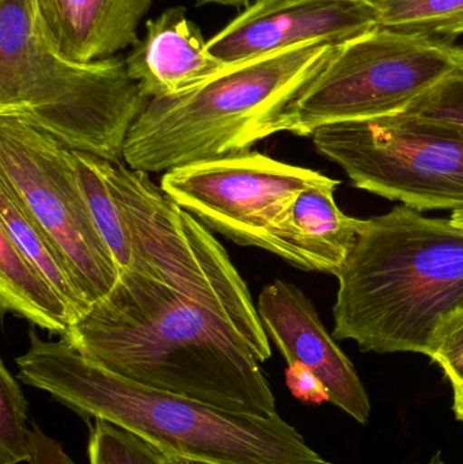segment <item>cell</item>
I'll return each instance as SVG.
<instances>
[{
	"instance_id": "cell-11",
	"label": "cell",
	"mask_w": 463,
	"mask_h": 464,
	"mask_svg": "<svg viewBox=\"0 0 463 464\" xmlns=\"http://www.w3.org/2000/svg\"><path fill=\"white\" fill-rule=\"evenodd\" d=\"M381 27L375 0H257L207 41L225 65L307 44L339 45Z\"/></svg>"
},
{
	"instance_id": "cell-14",
	"label": "cell",
	"mask_w": 463,
	"mask_h": 464,
	"mask_svg": "<svg viewBox=\"0 0 463 464\" xmlns=\"http://www.w3.org/2000/svg\"><path fill=\"white\" fill-rule=\"evenodd\" d=\"M333 184L307 188L296 195L265 237L264 250L299 269L337 276L350 258L363 220L337 207Z\"/></svg>"
},
{
	"instance_id": "cell-22",
	"label": "cell",
	"mask_w": 463,
	"mask_h": 464,
	"mask_svg": "<svg viewBox=\"0 0 463 464\" xmlns=\"http://www.w3.org/2000/svg\"><path fill=\"white\" fill-rule=\"evenodd\" d=\"M397 116L463 136V73L446 79Z\"/></svg>"
},
{
	"instance_id": "cell-21",
	"label": "cell",
	"mask_w": 463,
	"mask_h": 464,
	"mask_svg": "<svg viewBox=\"0 0 463 464\" xmlns=\"http://www.w3.org/2000/svg\"><path fill=\"white\" fill-rule=\"evenodd\" d=\"M87 458L89 464H168L140 439L103 420L90 425Z\"/></svg>"
},
{
	"instance_id": "cell-1",
	"label": "cell",
	"mask_w": 463,
	"mask_h": 464,
	"mask_svg": "<svg viewBox=\"0 0 463 464\" xmlns=\"http://www.w3.org/2000/svg\"><path fill=\"white\" fill-rule=\"evenodd\" d=\"M60 338L136 383L236 413H277L260 362L241 335L159 278L121 273L111 294Z\"/></svg>"
},
{
	"instance_id": "cell-10",
	"label": "cell",
	"mask_w": 463,
	"mask_h": 464,
	"mask_svg": "<svg viewBox=\"0 0 463 464\" xmlns=\"http://www.w3.org/2000/svg\"><path fill=\"white\" fill-rule=\"evenodd\" d=\"M336 181L250 150L166 171L159 187L209 230L264 250L266 234L298 193Z\"/></svg>"
},
{
	"instance_id": "cell-29",
	"label": "cell",
	"mask_w": 463,
	"mask_h": 464,
	"mask_svg": "<svg viewBox=\"0 0 463 464\" xmlns=\"http://www.w3.org/2000/svg\"><path fill=\"white\" fill-rule=\"evenodd\" d=\"M168 460V464H192V463H187V462H179V460Z\"/></svg>"
},
{
	"instance_id": "cell-15",
	"label": "cell",
	"mask_w": 463,
	"mask_h": 464,
	"mask_svg": "<svg viewBox=\"0 0 463 464\" xmlns=\"http://www.w3.org/2000/svg\"><path fill=\"white\" fill-rule=\"evenodd\" d=\"M152 0H35L46 37L71 62H101L140 41Z\"/></svg>"
},
{
	"instance_id": "cell-24",
	"label": "cell",
	"mask_w": 463,
	"mask_h": 464,
	"mask_svg": "<svg viewBox=\"0 0 463 464\" xmlns=\"http://www.w3.org/2000/svg\"><path fill=\"white\" fill-rule=\"evenodd\" d=\"M285 384L291 394L301 402L310 405L331 402V395L323 382L302 362L288 364L285 370Z\"/></svg>"
},
{
	"instance_id": "cell-23",
	"label": "cell",
	"mask_w": 463,
	"mask_h": 464,
	"mask_svg": "<svg viewBox=\"0 0 463 464\" xmlns=\"http://www.w3.org/2000/svg\"><path fill=\"white\" fill-rule=\"evenodd\" d=\"M431 360L442 368L451 386L463 383V315L449 324Z\"/></svg>"
},
{
	"instance_id": "cell-4",
	"label": "cell",
	"mask_w": 463,
	"mask_h": 464,
	"mask_svg": "<svg viewBox=\"0 0 463 464\" xmlns=\"http://www.w3.org/2000/svg\"><path fill=\"white\" fill-rule=\"evenodd\" d=\"M150 101L125 59L71 62L46 37L35 0H0V117L72 151L124 163L130 128Z\"/></svg>"
},
{
	"instance_id": "cell-12",
	"label": "cell",
	"mask_w": 463,
	"mask_h": 464,
	"mask_svg": "<svg viewBox=\"0 0 463 464\" xmlns=\"http://www.w3.org/2000/svg\"><path fill=\"white\" fill-rule=\"evenodd\" d=\"M261 324L287 364L302 362L328 389L331 403L367 424L371 403L347 354L329 334L312 300L294 284L272 281L258 295Z\"/></svg>"
},
{
	"instance_id": "cell-30",
	"label": "cell",
	"mask_w": 463,
	"mask_h": 464,
	"mask_svg": "<svg viewBox=\"0 0 463 464\" xmlns=\"http://www.w3.org/2000/svg\"><path fill=\"white\" fill-rule=\"evenodd\" d=\"M429 464H443L442 460L439 459V458H435L434 462H431Z\"/></svg>"
},
{
	"instance_id": "cell-16",
	"label": "cell",
	"mask_w": 463,
	"mask_h": 464,
	"mask_svg": "<svg viewBox=\"0 0 463 464\" xmlns=\"http://www.w3.org/2000/svg\"><path fill=\"white\" fill-rule=\"evenodd\" d=\"M0 308L63 337L75 324L67 302L53 284L0 230Z\"/></svg>"
},
{
	"instance_id": "cell-18",
	"label": "cell",
	"mask_w": 463,
	"mask_h": 464,
	"mask_svg": "<svg viewBox=\"0 0 463 464\" xmlns=\"http://www.w3.org/2000/svg\"><path fill=\"white\" fill-rule=\"evenodd\" d=\"M79 181L86 198L95 227L108 246L121 273L133 272L136 266L135 247L119 201L111 189L103 160L75 151Z\"/></svg>"
},
{
	"instance_id": "cell-27",
	"label": "cell",
	"mask_w": 463,
	"mask_h": 464,
	"mask_svg": "<svg viewBox=\"0 0 463 464\" xmlns=\"http://www.w3.org/2000/svg\"><path fill=\"white\" fill-rule=\"evenodd\" d=\"M257 0H196L198 5H233V7H242V5H250Z\"/></svg>"
},
{
	"instance_id": "cell-7",
	"label": "cell",
	"mask_w": 463,
	"mask_h": 464,
	"mask_svg": "<svg viewBox=\"0 0 463 464\" xmlns=\"http://www.w3.org/2000/svg\"><path fill=\"white\" fill-rule=\"evenodd\" d=\"M103 170L132 237L133 272L195 297L241 335L258 362L271 359V341L246 281L209 228L169 198L150 174L105 160Z\"/></svg>"
},
{
	"instance_id": "cell-28",
	"label": "cell",
	"mask_w": 463,
	"mask_h": 464,
	"mask_svg": "<svg viewBox=\"0 0 463 464\" xmlns=\"http://www.w3.org/2000/svg\"><path fill=\"white\" fill-rule=\"evenodd\" d=\"M456 225L461 226L463 227V209H458V211H454L453 215L450 218Z\"/></svg>"
},
{
	"instance_id": "cell-8",
	"label": "cell",
	"mask_w": 463,
	"mask_h": 464,
	"mask_svg": "<svg viewBox=\"0 0 463 464\" xmlns=\"http://www.w3.org/2000/svg\"><path fill=\"white\" fill-rule=\"evenodd\" d=\"M352 185L416 211L463 209V136L401 116L344 122L310 136Z\"/></svg>"
},
{
	"instance_id": "cell-13",
	"label": "cell",
	"mask_w": 463,
	"mask_h": 464,
	"mask_svg": "<svg viewBox=\"0 0 463 464\" xmlns=\"http://www.w3.org/2000/svg\"><path fill=\"white\" fill-rule=\"evenodd\" d=\"M128 73L150 100L189 92L226 67L207 48L198 24L182 5L146 24V34L125 57Z\"/></svg>"
},
{
	"instance_id": "cell-26",
	"label": "cell",
	"mask_w": 463,
	"mask_h": 464,
	"mask_svg": "<svg viewBox=\"0 0 463 464\" xmlns=\"http://www.w3.org/2000/svg\"><path fill=\"white\" fill-rule=\"evenodd\" d=\"M454 403L453 411L457 420L463 424V383L453 384Z\"/></svg>"
},
{
	"instance_id": "cell-20",
	"label": "cell",
	"mask_w": 463,
	"mask_h": 464,
	"mask_svg": "<svg viewBox=\"0 0 463 464\" xmlns=\"http://www.w3.org/2000/svg\"><path fill=\"white\" fill-rule=\"evenodd\" d=\"M29 403L19 382L0 362V464L29 462Z\"/></svg>"
},
{
	"instance_id": "cell-9",
	"label": "cell",
	"mask_w": 463,
	"mask_h": 464,
	"mask_svg": "<svg viewBox=\"0 0 463 464\" xmlns=\"http://www.w3.org/2000/svg\"><path fill=\"white\" fill-rule=\"evenodd\" d=\"M0 179L54 240L92 303L111 294L120 270L95 227L75 151L11 117H0Z\"/></svg>"
},
{
	"instance_id": "cell-3",
	"label": "cell",
	"mask_w": 463,
	"mask_h": 464,
	"mask_svg": "<svg viewBox=\"0 0 463 464\" xmlns=\"http://www.w3.org/2000/svg\"><path fill=\"white\" fill-rule=\"evenodd\" d=\"M336 277V340L432 359L449 324L463 315V227L401 204L363 220Z\"/></svg>"
},
{
	"instance_id": "cell-2",
	"label": "cell",
	"mask_w": 463,
	"mask_h": 464,
	"mask_svg": "<svg viewBox=\"0 0 463 464\" xmlns=\"http://www.w3.org/2000/svg\"><path fill=\"white\" fill-rule=\"evenodd\" d=\"M18 381L51 395L84 421L103 420L169 460L192 464H332L279 413H236L122 378L70 343L29 332Z\"/></svg>"
},
{
	"instance_id": "cell-5",
	"label": "cell",
	"mask_w": 463,
	"mask_h": 464,
	"mask_svg": "<svg viewBox=\"0 0 463 464\" xmlns=\"http://www.w3.org/2000/svg\"><path fill=\"white\" fill-rule=\"evenodd\" d=\"M333 46L307 44L253 57L226 65L189 92L150 101L130 128L125 165L166 173L250 151L257 141L280 133L285 106Z\"/></svg>"
},
{
	"instance_id": "cell-6",
	"label": "cell",
	"mask_w": 463,
	"mask_h": 464,
	"mask_svg": "<svg viewBox=\"0 0 463 464\" xmlns=\"http://www.w3.org/2000/svg\"><path fill=\"white\" fill-rule=\"evenodd\" d=\"M458 73L463 46L378 27L332 48L285 106L279 132L310 138L329 125L397 116Z\"/></svg>"
},
{
	"instance_id": "cell-17",
	"label": "cell",
	"mask_w": 463,
	"mask_h": 464,
	"mask_svg": "<svg viewBox=\"0 0 463 464\" xmlns=\"http://www.w3.org/2000/svg\"><path fill=\"white\" fill-rule=\"evenodd\" d=\"M0 230L8 235L18 250L53 284L72 313L81 321L94 303L89 299L67 259L54 240L33 219L18 196L0 179Z\"/></svg>"
},
{
	"instance_id": "cell-19",
	"label": "cell",
	"mask_w": 463,
	"mask_h": 464,
	"mask_svg": "<svg viewBox=\"0 0 463 464\" xmlns=\"http://www.w3.org/2000/svg\"><path fill=\"white\" fill-rule=\"evenodd\" d=\"M381 27L453 41L463 35V0H375Z\"/></svg>"
},
{
	"instance_id": "cell-25",
	"label": "cell",
	"mask_w": 463,
	"mask_h": 464,
	"mask_svg": "<svg viewBox=\"0 0 463 464\" xmlns=\"http://www.w3.org/2000/svg\"><path fill=\"white\" fill-rule=\"evenodd\" d=\"M29 444V464H76L62 444L46 435L37 424H33V430H30Z\"/></svg>"
}]
</instances>
